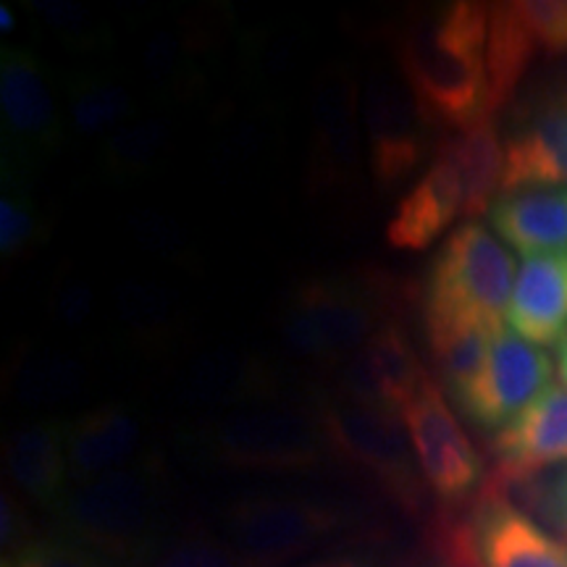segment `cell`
Instances as JSON below:
<instances>
[{
	"instance_id": "6da1fadb",
	"label": "cell",
	"mask_w": 567,
	"mask_h": 567,
	"mask_svg": "<svg viewBox=\"0 0 567 567\" xmlns=\"http://www.w3.org/2000/svg\"><path fill=\"white\" fill-rule=\"evenodd\" d=\"M488 6L457 0L396 42V66L431 124L465 130L488 118Z\"/></svg>"
},
{
	"instance_id": "7a4b0ae2",
	"label": "cell",
	"mask_w": 567,
	"mask_h": 567,
	"mask_svg": "<svg viewBox=\"0 0 567 567\" xmlns=\"http://www.w3.org/2000/svg\"><path fill=\"white\" fill-rule=\"evenodd\" d=\"M161 478L151 465H126L71 484L55 509L63 538L109 557H137L151 549L161 513Z\"/></svg>"
},
{
	"instance_id": "3957f363",
	"label": "cell",
	"mask_w": 567,
	"mask_h": 567,
	"mask_svg": "<svg viewBox=\"0 0 567 567\" xmlns=\"http://www.w3.org/2000/svg\"><path fill=\"white\" fill-rule=\"evenodd\" d=\"M515 260L484 224L467 221L446 237L425 287V329L450 323L502 326L513 300Z\"/></svg>"
},
{
	"instance_id": "277c9868",
	"label": "cell",
	"mask_w": 567,
	"mask_h": 567,
	"mask_svg": "<svg viewBox=\"0 0 567 567\" xmlns=\"http://www.w3.org/2000/svg\"><path fill=\"white\" fill-rule=\"evenodd\" d=\"M318 421L331 455L368 473L410 513L421 509L425 481L400 413L342 396L323 405Z\"/></svg>"
},
{
	"instance_id": "5b68a950",
	"label": "cell",
	"mask_w": 567,
	"mask_h": 567,
	"mask_svg": "<svg viewBox=\"0 0 567 567\" xmlns=\"http://www.w3.org/2000/svg\"><path fill=\"white\" fill-rule=\"evenodd\" d=\"M386 321V308L363 284L318 279L302 284L284 305L281 339L297 358L337 363L352 358Z\"/></svg>"
},
{
	"instance_id": "8992f818",
	"label": "cell",
	"mask_w": 567,
	"mask_h": 567,
	"mask_svg": "<svg viewBox=\"0 0 567 567\" xmlns=\"http://www.w3.org/2000/svg\"><path fill=\"white\" fill-rule=\"evenodd\" d=\"M205 442L218 463L239 471H305L329 452L318 415L289 405L231 410L210 425Z\"/></svg>"
},
{
	"instance_id": "52a82bcc",
	"label": "cell",
	"mask_w": 567,
	"mask_h": 567,
	"mask_svg": "<svg viewBox=\"0 0 567 567\" xmlns=\"http://www.w3.org/2000/svg\"><path fill=\"white\" fill-rule=\"evenodd\" d=\"M363 90L344 63L318 71L310 90L308 184L316 195H342L363 172Z\"/></svg>"
},
{
	"instance_id": "ba28073f",
	"label": "cell",
	"mask_w": 567,
	"mask_h": 567,
	"mask_svg": "<svg viewBox=\"0 0 567 567\" xmlns=\"http://www.w3.org/2000/svg\"><path fill=\"white\" fill-rule=\"evenodd\" d=\"M342 513L321 502L247 496L224 515L226 542L252 567H281L342 528Z\"/></svg>"
},
{
	"instance_id": "9c48e42d",
	"label": "cell",
	"mask_w": 567,
	"mask_h": 567,
	"mask_svg": "<svg viewBox=\"0 0 567 567\" xmlns=\"http://www.w3.org/2000/svg\"><path fill=\"white\" fill-rule=\"evenodd\" d=\"M431 122L415 95L392 69H373L363 84L365 158L373 184L392 189L421 166L429 153Z\"/></svg>"
},
{
	"instance_id": "30bf717a",
	"label": "cell",
	"mask_w": 567,
	"mask_h": 567,
	"mask_svg": "<svg viewBox=\"0 0 567 567\" xmlns=\"http://www.w3.org/2000/svg\"><path fill=\"white\" fill-rule=\"evenodd\" d=\"M425 486L446 505H457L484 484V460L476 452L434 379L402 410Z\"/></svg>"
},
{
	"instance_id": "8fae6325",
	"label": "cell",
	"mask_w": 567,
	"mask_h": 567,
	"mask_svg": "<svg viewBox=\"0 0 567 567\" xmlns=\"http://www.w3.org/2000/svg\"><path fill=\"white\" fill-rule=\"evenodd\" d=\"M551 375L555 365L547 352L528 344L513 329H502L484 371L455 402L467 421L486 431H502L547 392Z\"/></svg>"
},
{
	"instance_id": "7c38bea8",
	"label": "cell",
	"mask_w": 567,
	"mask_h": 567,
	"mask_svg": "<svg viewBox=\"0 0 567 567\" xmlns=\"http://www.w3.org/2000/svg\"><path fill=\"white\" fill-rule=\"evenodd\" d=\"M0 122L21 153H53L63 142V116L45 66L24 48H6L0 55Z\"/></svg>"
},
{
	"instance_id": "4fadbf2b",
	"label": "cell",
	"mask_w": 567,
	"mask_h": 567,
	"mask_svg": "<svg viewBox=\"0 0 567 567\" xmlns=\"http://www.w3.org/2000/svg\"><path fill=\"white\" fill-rule=\"evenodd\" d=\"M429 381L421 358L400 323L386 321L352 358L344 360L342 386L347 400L363 405L402 410Z\"/></svg>"
},
{
	"instance_id": "5bb4252c",
	"label": "cell",
	"mask_w": 567,
	"mask_h": 567,
	"mask_svg": "<svg viewBox=\"0 0 567 567\" xmlns=\"http://www.w3.org/2000/svg\"><path fill=\"white\" fill-rule=\"evenodd\" d=\"M465 528L476 567H567V544L494 492H481Z\"/></svg>"
},
{
	"instance_id": "9a60e30c",
	"label": "cell",
	"mask_w": 567,
	"mask_h": 567,
	"mask_svg": "<svg viewBox=\"0 0 567 567\" xmlns=\"http://www.w3.org/2000/svg\"><path fill=\"white\" fill-rule=\"evenodd\" d=\"M567 187V92L551 95L505 142L507 195Z\"/></svg>"
},
{
	"instance_id": "2e32d148",
	"label": "cell",
	"mask_w": 567,
	"mask_h": 567,
	"mask_svg": "<svg viewBox=\"0 0 567 567\" xmlns=\"http://www.w3.org/2000/svg\"><path fill=\"white\" fill-rule=\"evenodd\" d=\"M496 476L528 478L567 460V386L551 384L513 423L496 431Z\"/></svg>"
},
{
	"instance_id": "e0dca14e",
	"label": "cell",
	"mask_w": 567,
	"mask_h": 567,
	"mask_svg": "<svg viewBox=\"0 0 567 567\" xmlns=\"http://www.w3.org/2000/svg\"><path fill=\"white\" fill-rule=\"evenodd\" d=\"M3 465L21 494L55 513L71 486L66 423L42 417L13 425L3 442Z\"/></svg>"
},
{
	"instance_id": "ac0fdd59",
	"label": "cell",
	"mask_w": 567,
	"mask_h": 567,
	"mask_svg": "<svg viewBox=\"0 0 567 567\" xmlns=\"http://www.w3.org/2000/svg\"><path fill=\"white\" fill-rule=\"evenodd\" d=\"M174 394L184 408H247L271 394V375L250 352L213 347L184 365Z\"/></svg>"
},
{
	"instance_id": "d6986e66",
	"label": "cell",
	"mask_w": 567,
	"mask_h": 567,
	"mask_svg": "<svg viewBox=\"0 0 567 567\" xmlns=\"http://www.w3.org/2000/svg\"><path fill=\"white\" fill-rule=\"evenodd\" d=\"M507 321L528 344H559L567 331V250L526 255L507 308Z\"/></svg>"
},
{
	"instance_id": "ffe728a7",
	"label": "cell",
	"mask_w": 567,
	"mask_h": 567,
	"mask_svg": "<svg viewBox=\"0 0 567 567\" xmlns=\"http://www.w3.org/2000/svg\"><path fill=\"white\" fill-rule=\"evenodd\" d=\"M457 216H463V179L455 163L436 151L434 163L396 203L386 224V243L394 250H425Z\"/></svg>"
},
{
	"instance_id": "44dd1931",
	"label": "cell",
	"mask_w": 567,
	"mask_h": 567,
	"mask_svg": "<svg viewBox=\"0 0 567 567\" xmlns=\"http://www.w3.org/2000/svg\"><path fill=\"white\" fill-rule=\"evenodd\" d=\"M142 423L134 410L103 405L66 423V457L71 484L122 471L137 452Z\"/></svg>"
},
{
	"instance_id": "7402d4cb",
	"label": "cell",
	"mask_w": 567,
	"mask_h": 567,
	"mask_svg": "<svg viewBox=\"0 0 567 567\" xmlns=\"http://www.w3.org/2000/svg\"><path fill=\"white\" fill-rule=\"evenodd\" d=\"M492 226L515 250H567V189H530L499 197L488 210Z\"/></svg>"
},
{
	"instance_id": "603a6c76",
	"label": "cell",
	"mask_w": 567,
	"mask_h": 567,
	"mask_svg": "<svg viewBox=\"0 0 567 567\" xmlns=\"http://www.w3.org/2000/svg\"><path fill=\"white\" fill-rule=\"evenodd\" d=\"M457 166L463 179V216L476 218L492 210L505 179V145L496 134L494 118L457 130L436 147Z\"/></svg>"
},
{
	"instance_id": "cb8c5ba5",
	"label": "cell",
	"mask_w": 567,
	"mask_h": 567,
	"mask_svg": "<svg viewBox=\"0 0 567 567\" xmlns=\"http://www.w3.org/2000/svg\"><path fill=\"white\" fill-rule=\"evenodd\" d=\"M84 368L74 354L48 344L19 347L6 371V389L19 408L53 410L82 392Z\"/></svg>"
},
{
	"instance_id": "d4e9b609",
	"label": "cell",
	"mask_w": 567,
	"mask_h": 567,
	"mask_svg": "<svg viewBox=\"0 0 567 567\" xmlns=\"http://www.w3.org/2000/svg\"><path fill=\"white\" fill-rule=\"evenodd\" d=\"M113 308L124 337L140 350H163L182 334V305L166 284L151 276H130L113 289Z\"/></svg>"
},
{
	"instance_id": "484cf974",
	"label": "cell",
	"mask_w": 567,
	"mask_h": 567,
	"mask_svg": "<svg viewBox=\"0 0 567 567\" xmlns=\"http://www.w3.org/2000/svg\"><path fill=\"white\" fill-rule=\"evenodd\" d=\"M538 48L523 24L515 3L488 6V42H486V69H488V101L486 113H494L505 105L517 90L528 69L534 66Z\"/></svg>"
},
{
	"instance_id": "4316f807",
	"label": "cell",
	"mask_w": 567,
	"mask_h": 567,
	"mask_svg": "<svg viewBox=\"0 0 567 567\" xmlns=\"http://www.w3.org/2000/svg\"><path fill=\"white\" fill-rule=\"evenodd\" d=\"M502 329H505V326L478 321L425 329L429 331L431 354H434L436 360L439 375H442L446 392L455 396V400L478 379L481 371H484L494 339Z\"/></svg>"
},
{
	"instance_id": "83f0119b",
	"label": "cell",
	"mask_w": 567,
	"mask_h": 567,
	"mask_svg": "<svg viewBox=\"0 0 567 567\" xmlns=\"http://www.w3.org/2000/svg\"><path fill=\"white\" fill-rule=\"evenodd\" d=\"M172 122L163 116L134 118L101 140V168L113 182H134L151 174L172 142Z\"/></svg>"
},
{
	"instance_id": "f1b7e54d",
	"label": "cell",
	"mask_w": 567,
	"mask_h": 567,
	"mask_svg": "<svg viewBox=\"0 0 567 567\" xmlns=\"http://www.w3.org/2000/svg\"><path fill=\"white\" fill-rule=\"evenodd\" d=\"M137 109L132 92L122 84L103 80L95 74H76L69 82V118L80 137H101L134 122Z\"/></svg>"
},
{
	"instance_id": "f546056e",
	"label": "cell",
	"mask_w": 567,
	"mask_h": 567,
	"mask_svg": "<svg viewBox=\"0 0 567 567\" xmlns=\"http://www.w3.org/2000/svg\"><path fill=\"white\" fill-rule=\"evenodd\" d=\"M484 492H494L520 507L523 513L542 515L567 542V467L557 473H536L528 478L494 476L484 484Z\"/></svg>"
},
{
	"instance_id": "4dcf8cb0",
	"label": "cell",
	"mask_w": 567,
	"mask_h": 567,
	"mask_svg": "<svg viewBox=\"0 0 567 567\" xmlns=\"http://www.w3.org/2000/svg\"><path fill=\"white\" fill-rule=\"evenodd\" d=\"M45 231V218L34 208L32 197L19 187L3 189V197H0V255L19 258L30 247L42 243Z\"/></svg>"
},
{
	"instance_id": "1f68e13d",
	"label": "cell",
	"mask_w": 567,
	"mask_h": 567,
	"mask_svg": "<svg viewBox=\"0 0 567 567\" xmlns=\"http://www.w3.org/2000/svg\"><path fill=\"white\" fill-rule=\"evenodd\" d=\"M153 567H252L231 547L226 538H218L203 528H193L176 536L163 547Z\"/></svg>"
},
{
	"instance_id": "d6a6232c",
	"label": "cell",
	"mask_w": 567,
	"mask_h": 567,
	"mask_svg": "<svg viewBox=\"0 0 567 567\" xmlns=\"http://www.w3.org/2000/svg\"><path fill=\"white\" fill-rule=\"evenodd\" d=\"M27 9L48 32L55 34L61 42H69V45H95L97 38H101L97 17L80 3H71V0H32V3H27Z\"/></svg>"
},
{
	"instance_id": "836d02e7",
	"label": "cell",
	"mask_w": 567,
	"mask_h": 567,
	"mask_svg": "<svg viewBox=\"0 0 567 567\" xmlns=\"http://www.w3.org/2000/svg\"><path fill=\"white\" fill-rule=\"evenodd\" d=\"M538 53L567 55V0H515Z\"/></svg>"
},
{
	"instance_id": "e575fe53",
	"label": "cell",
	"mask_w": 567,
	"mask_h": 567,
	"mask_svg": "<svg viewBox=\"0 0 567 567\" xmlns=\"http://www.w3.org/2000/svg\"><path fill=\"white\" fill-rule=\"evenodd\" d=\"M48 310H51L53 323L59 329L80 331L87 326L92 313H95V289H92L90 281L80 279L76 274L61 276V279H55L51 289Z\"/></svg>"
},
{
	"instance_id": "d590c367",
	"label": "cell",
	"mask_w": 567,
	"mask_h": 567,
	"mask_svg": "<svg viewBox=\"0 0 567 567\" xmlns=\"http://www.w3.org/2000/svg\"><path fill=\"white\" fill-rule=\"evenodd\" d=\"M3 567H111L95 551L69 538H34L19 555L3 559Z\"/></svg>"
},
{
	"instance_id": "8d00e7d4",
	"label": "cell",
	"mask_w": 567,
	"mask_h": 567,
	"mask_svg": "<svg viewBox=\"0 0 567 567\" xmlns=\"http://www.w3.org/2000/svg\"><path fill=\"white\" fill-rule=\"evenodd\" d=\"M134 239L140 247L151 250L153 255L172 260H184L189 252V243L184 231L174 224V218L161 216V213H137L130 221Z\"/></svg>"
},
{
	"instance_id": "74e56055",
	"label": "cell",
	"mask_w": 567,
	"mask_h": 567,
	"mask_svg": "<svg viewBox=\"0 0 567 567\" xmlns=\"http://www.w3.org/2000/svg\"><path fill=\"white\" fill-rule=\"evenodd\" d=\"M145 71L147 80L158 87H179L187 76V55H184L182 40L174 32H155L145 48Z\"/></svg>"
},
{
	"instance_id": "f35d334b",
	"label": "cell",
	"mask_w": 567,
	"mask_h": 567,
	"mask_svg": "<svg viewBox=\"0 0 567 567\" xmlns=\"http://www.w3.org/2000/svg\"><path fill=\"white\" fill-rule=\"evenodd\" d=\"M32 542L34 538L27 509L21 507L17 496L3 492V499H0V544H3V559L19 555Z\"/></svg>"
},
{
	"instance_id": "ab89813d",
	"label": "cell",
	"mask_w": 567,
	"mask_h": 567,
	"mask_svg": "<svg viewBox=\"0 0 567 567\" xmlns=\"http://www.w3.org/2000/svg\"><path fill=\"white\" fill-rule=\"evenodd\" d=\"M300 567H373L368 559L363 557H329V559H316V563H308V565H300Z\"/></svg>"
},
{
	"instance_id": "60d3db41",
	"label": "cell",
	"mask_w": 567,
	"mask_h": 567,
	"mask_svg": "<svg viewBox=\"0 0 567 567\" xmlns=\"http://www.w3.org/2000/svg\"><path fill=\"white\" fill-rule=\"evenodd\" d=\"M13 27H17V13H13L9 6H0V32L9 34L13 32Z\"/></svg>"
},
{
	"instance_id": "b9f144b4",
	"label": "cell",
	"mask_w": 567,
	"mask_h": 567,
	"mask_svg": "<svg viewBox=\"0 0 567 567\" xmlns=\"http://www.w3.org/2000/svg\"><path fill=\"white\" fill-rule=\"evenodd\" d=\"M557 354H559V373H563V379H565V384H567V331H565V337L559 339Z\"/></svg>"
}]
</instances>
